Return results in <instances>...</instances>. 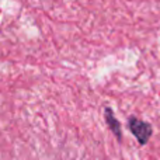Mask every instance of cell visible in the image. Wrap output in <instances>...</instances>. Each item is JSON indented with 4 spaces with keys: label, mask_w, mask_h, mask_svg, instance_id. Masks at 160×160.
Segmentation results:
<instances>
[{
    "label": "cell",
    "mask_w": 160,
    "mask_h": 160,
    "mask_svg": "<svg viewBox=\"0 0 160 160\" xmlns=\"http://www.w3.org/2000/svg\"><path fill=\"white\" fill-rule=\"evenodd\" d=\"M128 128H129L131 133L138 139L139 145H142V146H145L149 142L150 136L153 133L152 125L146 121L136 118V117H129L128 118Z\"/></svg>",
    "instance_id": "6da1fadb"
},
{
    "label": "cell",
    "mask_w": 160,
    "mask_h": 160,
    "mask_svg": "<svg viewBox=\"0 0 160 160\" xmlns=\"http://www.w3.org/2000/svg\"><path fill=\"white\" fill-rule=\"evenodd\" d=\"M104 117H105V122H107V125H108V128H110V131L114 133V136H115L118 141H121V139H122L121 122H119L118 119L115 118L112 108H111V107H105V108H104Z\"/></svg>",
    "instance_id": "7a4b0ae2"
}]
</instances>
